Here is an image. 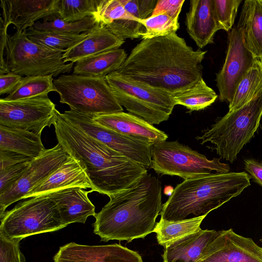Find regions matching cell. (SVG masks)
I'll list each match as a JSON object with an SVG mask.
<instances>
[{"label": "cell", "instance_id": "obj_23", "mask_svg": "<svg viewBox=\"0 0 262 262\" xmlns=\"http://www.w3.org/2000/svg\"><path fill=\"white\" fill-rule=\"evenodd\" d=\"M85 37L63 53L64 62H76L84 58L119 48L124 42L104 27L96 24L86 32Z\"/></svg>", "mask_w": 262, "mask_h": 262}, {"label": "cell", "instance_id": "obj_34", "mask_svg": "<svg viewBox=\"0 0 262 262\" xmlns=\"http://www.w3.org/2000/svg\"><path fill=\"white\" fill-rule=\"evenodd\" d=\"M97 24L93 16H89L81 20L68 22L56 18L50 21H36L32 26L40 31H52L64 33L80 34L89 31Z\"/></svg>", "mask_w": 262, "mask_h": 262}, {"label": "cell", "instance_id": "obj_5", "mask_svg": "<svg viewBox=\"0 0 262 262\" xmlns=\"http://www.w3.org/2000/svg\"><path fill=\"white\" fill-rule=\"evenodd\" d=\"M262 117V91L242 107L225 116L196 139L210 142L221 158L233 163L254 136Z\"/></svg>", "mask_w": 262, "mask_h": 262}, {"label": "cell", "instance_id": "obj_46", "mask_svg": "<svg viewBox=\"0 0 262 262\" xmlns=\"http://www.w3.org/2000/svg\"><path fill=\"white\" fill-rule=\"evenodd\" d=\"M262 243V238L259 240Z\"/></svg>", "mask_w": 262, "mask_h": 262}, {"label": "cell", "instance_id": "obj_36", "mask_svg": "<svg viewBox=\"0 0 262 262\" xmlns=\"http://www.w3.org/2000/svg\"><path fill=\"white\" fill-rule=\"evenodd\" d=\"M213 2L220 30L228 32L232 29L242 0H213Z\"/></svg>", "mask_w": 262, "mask_h": 262}, {"label": "cell", "instance_id": "obj_25", "mask_svg": "<svg viewBox=\"0 0 262 262\" xmlns=\"http://www.w3.org/2000/svg\"><path fill=\"white\" fill-rule=\"evenodd\" d=\"M46 149L41 135L26 130L0 126V150L15 152L32 159L42 155Z\"/></svg>", "mask_w": 262, "mask_h": 262}, {"label": "cell", "instance_id": "obj_16", "mask_svg": "<svg viewBox=\"0 0 262 262\" xmlns=\"http://www.w3.org/2000/svg\"><path fill=\"white\" fill-rule=\"evenodd\" d=\"M54 262H143L138 252L120 244L90 246L71 242L60 247Z\"/></svg>", "mask_w": 262, "mask_h": 262}, {"label": "cell", "instance_id": "obj_2", "mask_svg": "<svg viewBox=\"0 0 262 262\" xmlns=\"http://www.w3.org/2000/svg\"><path fill=\"white\" fill-rule=\"evenodd\" d=\"M53 125L58 143L84 168L91 192L110 196L129 188L147 173L145 167L89 136L57 110Z\"/></svg>", "mask_w": 262, "mask_h": 262}, {"label": "cell", "instance_id": "obj_42", "mask_svg": "<svg viewBox=\"0 0 262 262\" xmlns=\"http://www.w3.org/2000/svg\"><path fill=\"white\" fill-rule=\"evenodd\" d=\"M32 160L15 152L0 150V170L12 165Z\"/></svg>", "mask_w": 262, "mask_h": 262}, {"label": "cell", "instance_id": "obj_28", "mask_svg": "<svg viewBox=\"0 0 262 262\" xmlns=\"http://www.w3.org/2000/svg\"><path fill=\"white\" fill-rule=\"evenodd\" d=\"M262 91V64L257 60L238 84L228 112L236 110L254 99Z\"/></svg>", "mask_w": 262, "mask_h": 262}, {"label": "cell", "instance_id": "obj_10", "mask_svg": "<svg viewBox=\"0 0 262 262\" xmlns=\"http://www.w3.org/2000/svg\"><path fill=\"white\" fill-rule=\"evenodd\" d=\"M221 158L209 160L204 155L179 142H161L152 145L150 168L158 174L176 176L187 180L201 175L230 172Z\"/></svg>", "mask_w": 262, "mask_h": 262}, {"label": "cell", "instance_id": "obj_8", "mask_svg": "<svg viewBox=\"0 0 262 262\" xmlns=\"http://www.w3.org/2000/svg\"><path fill=\"white\" fill-rule=\"evenodd\" d=\"M31 198L5 212L1 219L0 233L9 239L21 240L66 227L56 203L48 194Z\"/></svg>", "mask_w": 262, "mask_h": 262}, {"label": "cell", "instance_id": "obj_37", "mask_svg": "<svg viewBox=\"0 0 262 262\" xmlns=\"http://www.w3.org/2000/svg\"><path fill=\"white\" fill-rule=\"evenodd\" d=\"M140 20L118 19L104 27L118 38L123 39H135L141 37L145 31Z\"/></svg>", "mask_w": 262, "mask_h": 262}, {"label": "cell", "instance_id": "obj_11", "mask_svg": "<svg viewBox=\"0 0 262 262\" xmlns=\"http://www.w3.org/2000/svg\"><path fill=\"white\" fill-rule=\"evenodd\" d=\"M55 104L48 95L13 101L0 99V126L41 135L54 122Z\"/></svg>", "mask_w": 262, "mask_h": 262}, {"label": "cell", "instance_id": "obj_45", "mask_svg": "<svg viewBox=\"0 0 262 262\" xmlns=\"http://www.w3.org/2000/svg\"><path fill=\"white\" fill-rule=\"evenodd\" d=\"M157 2V0H138L141 20L151 16Z\"/></svg>", "mask_w": 262, "mask_h": 262}, {"label": "cell", "instance_id": "obj_17", "mask_svg": "<svg viewBox=\"0 0 262 262\" xmlns=\"http://www.w3.org/2000/svg\"><path fill=\"white\" fill-rule=\"evenodd\" d=\"M59 0H1L3 23L12 24L23 32L39 19L50 21L56 18Z\"/></svg>", "mask_w": 262, "mask_h": 262}, {"label": "cell", "instance_id": "obj_27", "mask_svg": "<svg viewBox=\"0 0 262 262\" xmlns=\"http://www.w3.org/2000/svg\"><path fill=\"white\" fill-rule=\"evenodd\" d=\"M206 215L192 217L181 221H167L160 219L155 225L154 232L159 245L166 247L172 242L196 232Z\"/></svg>", "mask_w": 262, "mask_h": 262}, {"label": "cell", "instance_id": "obj_29", "mask_svg": "<svg viewBox=\"0 0 262 262\" xmlns=\"http://www.w3.org/2000/svg\"><path fill=\"white\" fill-rule=\"evenodd\" d=\"M218 96L203 78L193 86L173 95L176 105H181L190 111L203 110L211 105Z\"/></svg>", "mask_w": 262, "mask_h": 262}, {"label": "cell", "instance_id": "obj_33", "mask_svg": "<svg viewBox=\"0 0 262 262\" xmlns=\"http://www.w3.org/2000/svg\"><path fill=\"white\" fill-rule=\"evenodd\" d=\"M140 23L145 28V31L141 36L143 39L176 33L180 27L179 18L166 13L150 16L141 20Z\"/></svg>", "mask_w": 262, "mask_h": 262}, {"label": "cell", "instance_id": "obj_20", "mask_svg": "<svg viewBox=\"0 0 262 262\" xmlns=\"http://www.w3.org/2000/svg\"><path fill=\"white\" fill-rule=\"evenodd\" d=\"M90 192L81 187H71L46 194L56 203L62 222L67 226L74 223L84 224L88 217L95 216V207L88 197Z\"/></svg>", "mask_w": 262, "mask_h": 262}, {"label": "cell", "instance_id": "obj_15", "mask_svg": "<svg viewBox=\"0 0 262 262\" xmlns=\"http://www.w3.org/2000/svg\"><path fill=\"white\" fill-rule=\"evenodd\" d=\"M198 262H262V248L231 229L219 231Z\"/></svg>", "mask_w": 262, "mask_h": 262}, {"label": "cell", "instance_id": "obj_30", "mask_svg": "<svg viewBox=\"0 0 262 262\" xmlns=\"http://www.w3.org/2000/svg\"><path fill=\"white\" fill-rule=\"evenodd\" d=\"M53 77L52 75L25 76L10 93L2 99L5 101L17 100L55 92Z\"/></svg>", "mask_w": 262, "mask_h": 262}, {"label": "cell", "instance_id": "obj_32", "mask_svg": "<svg viewBox=\"0 0 262 262\" xmlns=\"http://www.w3.org/2000/svg\"><path fill=\"white\" fill-rule=\"evenodd\" d=\"M101 0H59L58 18L68 22H75L96 13Z\"/></svg>", "mask_w": 262, "mask_h": 262}, {"label": "cell", "instance_id": "obj_13", "mask_svg": "<svg viewBox=\"0 0 262 262\" xmlns=\"http://www.w3.org/2000/svg\"><path fill=\"white\" fill-rule=\"evenodd\" d=\"M228 40L225 62L215 81L220 101L230 103L238 84L258 60L245 46L242 32L236 27L228 33Z\"/></svg>", "mask_w": 262, "mask_h": 262}, {"label": "cell", "instance_id": "obj_3", "mask_svg": "<svg viewBox=\"0 0 262 262\" xmlns=\"http://www.w3.org/2000/svg\"><path fill=\"white\" fill-rule=\"evenodd\" d=\"M162 190L159 178L147 173L129 188L110 196L94 216V233L103 242L144 238L154 231L162 210Z\"/></svg>", "mask_w": 262, "mask_h": 262}, {"label": "cell", "instance_id": "obj_43", "mask_svg": "<svg viewBox=\"0 0 262 262\" xmlns=\"http://www.w3.org/2000/svg\"><path fill=\"white\" fill-rule=\"evenodd\" d=\"M244 167L253 181L262 187V161L254 159L244 160Z\"/></svg>", "mask_w": 262, "mask_h": 262}, {"label": "cell", "instance_id": "obj_1", "mask_svg": "<svg viewBox=\"0 0 262 262\" xmlns=\"http://www.w3.org/2000/svg\"><path fill=\"white\" fill-rule=\"evenodd\" d=\"M207 53L194 50L176 33L143 39L116 71L134 82L171 95L203 79Z\"/></svg>", "mask_w": 262, "mask_h": 262}, {"label": "cell", "instance_id": "obj_14", "mask_svg": "<svg viewBox=\"0 0 262 262\" xmlns=\"http://www.w3.org/2000/svg\"><path fill=\"white\" fill-rule=\"evenodd\" d=\"M69 157L58 143L54 147L47 149L40 157L33 159L20 180L0 194V219L8 206L24 199L28 192L58 169Z\"/></svg>", "mask_w": 262, "mask_h": 262}, {"label": "cell", "instance_id": "obj_38", "mask_svg": "<svg viewBox=\"0 0 262 262\" xmlns=\"http://www.w3.org/2000/svg\"><path fill=\"white\" fill-rule=\"evenodd\" d=\"M32 160L19 163L0 170V194L10 189L20 180Z\"/></svg>", "mask_w": 262, "mask_h": 262}, {"label": "cell", "instance_id": "obj_41", "mask_svg": "<svg viewBox=\"0 0 262 262\" xmlns=\"http://www.w3.org/2000/svg\"><path fill=\"white\" fill-rule=\"evenodd\" d=\"M22 78V76L12 72L0 75V95L9 94Z\"/></svg>", "mask_w": 262, "mask_h": 262}, {"label": "cell", "instance_id": "obj_19", "mask_svg": "<svg viewBox=\"0 0 262 262\" xmlns=\"http://www.w3.org/2000/svg\"><path fill=\"white\" fill-rule=\"evenodd\" d=\"M186 14L187 31L200 49L213 43L216 32L220 30L213 0H191Z\"/></svg>", "mask_w": 262, "mask_h": 262}, {"label": "cell", "instance_id": "obj_4", "mask_svg": "<svg viewBox=\"0 0 262 262\" xmlns=\"http://www.w3.org/2000/svg\"><path fill=\"white\" fill-rule=\"evenodd\" d=\"M245 171L214 172L185 180L162 205L161 219L177 221L207 215L251 184Z\"/></svg>", "mask_w": 262, "mask_h": 262}, {"label": "cell", "instance_id": "obj_22", "mask_svg": "<svg viewBox=\"0 0 262 262\" xmlns=\"http://www.w3.org/2000/svg\"><path fill=\"white\" fill-rule=\"evenodd\" d=\"M219 235L214 230H203L180 238L164 248L163 262H198Z\"/></svg>", "mask_w": 262, "mask_h": 262}, {"label": "cell", "instance_id": "obj_9", "mask_svg": "<svg viewBox=\"0 0 262 262\" xmlns=\"http://www.w3.org/2000/svg\"><path fill=\"white\" fill-rule=\"evenodd\" d=\"M105 79L122 106L152 125L167 121L176 105L172 95L138 84L116 71Z\"/></svg>", "mask_w": 262, "mask_h": 262}, {"label": "cell", "instance_id": "obj_40", "mask_svg": "<svg viewBox=\"0 0 262 262\" xmlns=\"http://www.w3.org/2000/svg\"><path fill=\"white\" fill-rule=\"evenodd\" d=\"M185 0H158L151 16L166 13L179 18Z\"/></svg>", "mask_w": 262, "mask_h": 262}, {"label": "cell", "instance_id": "obj_6", "mask_svg": "<svg viewBox=\"0 0 262 262\" xmlns=\"http://www.w3.org/2000/svg\"><path fill=\"white\" fill-rule=\"evenodd\" d=\"M53 83L59 102L81 114L92 117L123 111L105 78L62 74Z\"/></svg>", "mask_w": 262, "mask_h": 262}, {"label": "cell", "instance_id": "obj_21", "mask_svg": "<svg viewBox=\"0 0 262 262\" xmlns=\"http://www.w3.org/2000/svg\"><path fill=\"white\" fill-rule=\"evenodd\" d=\"M78 187L92 188L86 172L80 162L71 157L41 183L33 188L24 199L46 194L60 189Z\"/></svg>", "mask_w": 262, "mask_h": 262}, {"label": "cell", "instance_id": "obj_7", "mask_svg": "<svg viewBox=\"0 0 262 262\" xmlns=\"http://www.w3.org/2000/svg\"><path fill=\"white\" fill-rule=\"evenodd\" d=\"M5 50L8 70L21 76L56 77L70 73L73 68L74 63L63 61L66 50H54L34 43L24 32L8 34Z\"/></svg>", "mask_w": 262, "mask_h": 262}, {"label": "cell", "instance_id": "obj_24", "mask_svg": "<svg viewBox=\"0 0 262 262\" xmlns=\"http://www.w3.org/2000/svg\"><path fill=\"white\" fill-rule=\"evenodd\" d=\"M245 46L262 64V0H246L237 25Z\"/></svg>", "mask_w": 262, "mask_h": 262}, {"label": "cell", "instance_id": "obj_26", "mask_svg": "<svg viewBox=\"0 0 262 262\" xmlns=\"http://www.w3.org/2000/svg\"><path fill=\"white\" fill-rule=\"evenodd\" d=\"M127 57L124 49L110 50L77 61L73 74L105 78L109 74L117 71Z\"/></svg>", "mask_w": 262, "mask_h": 262}, {"label": "cell", "instance_id": "obj_18", "mask_svg": "<svg viewBox=\"0 0 262 262\" xmlns=\"http://www.w3.org/2000/svg\"><path fill=\"white\" fill-rule=\"evenodd\" d=\"M97 123L151 145L166 141L168 135L143 119L122 112L95 115Z\"/></svg>", "mask_w": 262, "mask_h": 262}, {"label": "cell", "instance_id": "obj_35", "mask_svg": "<svg viewBox=\"0 0 262 262\" xmlns=\"http://www.w3.org/2000/svg\"><path fill=\"white\" fill-rule=\"evenodd\" d=\"M93 17L97 24L102 27L118 19L140 20L128 13L120 0H101Z\"/></svg>", "mask_w": 262, "mask_h": 262}, {"label": "cell", "instance_id": "obj_31", "mask_svg": "<svg viewBox=\"0 0 262 262\" xmlns=\"http://www.w3.org/2000/svg\"><path fill=\"white\" fill-rule=\"evenodd\" d=\"M32 42L57 50H67L82 40L86 32L80 34L64 33L52 31H40L30 28L24 31Z\"/></svg>", "mask_w": 262, "mask_h": 262}, {"label": "cell", "instance_id": "obj_12", "mask_svg": "<svg viewBox=\"0 0 262 262\" xmlns=\"http://www.w3.org/2000/svg\"><path fill=\"white\" fill-rule=\"evenodd\" d=\"M62 114L89 136L146 168H150L153 145L101 125L91 117L74 110L66 111Z\"/></svg>", "mask_w": 262, "mask_h": 262}, {"label": "cell", "instance_id": "obj_39", "mask_svg": "<svg viewBox=\"0 0 262 262\" xmlns=\"http://www.w3.org/2000/svg\"><path fill=\"white\" fill-rule=\"evenodd\" d=\"M20 241L8 238L0 233V262H26L20 249Z\"/></svg>", "mask_w": 262, "mask_h": 262}, {"label": "cell", "instance_id": "obj_44", "mask_svg": "<svg viewBox=\"0 0 262 262\" xmlns=\"http://www.w3.org/2000/svg\"><path fill=\"white\" fill-rule=\"evenodd\" d=\"M0 27V75L5 74L10 71L7 66L6 60L4 59V50L7 45V30L8 26L5 25L1 19Z\"/></svg>", "mask_w": 262, "mask_h": 262}]
</instances>
